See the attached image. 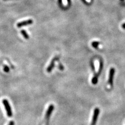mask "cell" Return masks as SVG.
Returning a JSON list of instances; mask_svg holds the SVG:
<instances>
[{"label":"cell","instance_id":"52a82bcc","mask_svg":"<svg viewBox=\"0 0 125 125\" xmlns=\"http://www.w3.org/2000/svg\"><path fill=\"white\" fill-rule=\"evenodd\" d=\"M21 33L22 35V36L25 39H29V35L27 33V32L25 30H21Z\"/></svg>","mask_w":125,"mask_h":125},{"label":"cell","instance_id":"5bb4252c","mask_svg":"<svg viewBox=\"0 0 125 125\" xmlns=\"http://www.w3.org/2000/svg\"><path fill=\"white\" fill-rule=\"evenodd\" d=\"M122 28L124 29H125V23H123V25H122Z\"/></svg>","mask_w":125,"mask_h":125},{"label":"cell","instance_id":"30bf717a","mask_svg":"<svg viewBox=\"0 0 125 125\" xmlns=\"http://www.w3.org/2000/svg\"><path fill=\"white\" fill-rule=\"evenodd\" d=\"M3 70L5 72L8 73V72H9V71H10V68L8 67L7 65H5V66H4Z\"/></svg>","mask_w":125,"mask_h":125},{"label":"cell","instance_id":"6da1fadb","mask_svg":"<svg viewBox=\"0 0 125 125\" xmlns=\"http://www.w3.org/2000/svg\"><path fill=\"white\" fill-rule=\"evenodd\" d=\"M2 103L3 104L5 108V110L6 111L7 116L9 117H11L13 116V112L12 111H11V107L10 106L9 101L6 99H4L2 101Z\"/></svg>","mask_w":125,"mask_h":125},{"label":"cell","instance_id":"7a4b0ae2","mask_svg":"<svg viewBox=\"0 0 125 125\" xmlns=\"http://www.w3.org/2000/svg\"><path fill=\"white\" fill-rule=\"evenodd\" d=\"M100 113V109L99 108H95L94 111L93 115L92 117V122L91 125H96L97 118H98V116Z\"/></svg>","mask_w":125,"mask_h":125},{"label":"cell","instance_id":"3957f363","mask_svg":"<svg viewBox=\"0 0 125 125\" xmlns=\"http://www.w3.org/2000/svg\"><path fill=\"white\" fill-rule=\"evenodd\" d=\"M32 23H33V21L32 19H28V20H26V21H22L21 22H18L17 24V27H18V28H21V27L32 24Z\"/></svg>","mask_w":125,"mask_h":125},{"label":"cell","instance_id":"8992f818","mask_svg":"<svg viewBox=\"0 0 125 125\" xmlns=\"http://www.w3.org/2000/svg\"><path fill=\"white\" fill-rule=\"evenodd\" d=\"M56 60H57V57H54L53 59L52 60L51 62H50V64L49 65L48 67L47 68V72L48 73H51L52 72V70L55 66V61Z\"/></svg>","mask_w":125,"mask_h":125},{"label":"cell","instance_id":"8fae6325","mask_svg":"<svg viewBox=\"0 0 125 125\" xmlns=\"http://www.w3.org/2000/svg\"><path fill=\"white\" fill-rule=\"evenodd\" d=\"M58 67H59V68L61 69V70H63L64 69V67H63V66H62V64H60V65L58 66Z\"/></svg>","mask_w":125,"mask_h":125},{"label":"cell","instance_id":"2e32d148","mask_svg":"<svg viewBox=\"0 0 125 125\" xmlns=\"http://www.w3.org/2000/svg\"><path fill=\"white\" fill-rule=\"evenodd\" d=\"M5 1H7V0H5Z\"/></svg>","mask_w":125,"mask_h":125},{"label":"cell","instance_id":"4fadbf2b","mask_svg":"<svg viewBox=\"0 0 125 125\" xmlns=\"http://www.w3.org/2000/svg\"><path fill=\"white\" fill-rule=\"evenodd\" d=\"M8 125H14V122L13 121H10L9 124H8Z\"/></svg>","mask_w":125,"mask_h":125},{"label":"cell","instance_id":"9c48e42d","mask_svg":"<svg viewBox=\"0 0 125 125\" xmlns=\"http://www.w3.org/2000/svg\"><path fill=\"white\" fill-rule=\"evenodd\" d=\"M100 44V43L99 42H97V41H94L93 42H92V45L93 47V48H94L95 49H97V47H98L99 44Z\"/></svg>","mask_w":125,"mask_h":125},{"label":"cell","instance_id":"ba28073f","mask_svg":"<svg viewBox=\"0 0 125 125\" xmlns=\"http://www.w3.org/2000/svg\"><path fill=\"white\" fill-rule=\"evenodd\" d=\"M98 77H99V76L96 74V75H95L92 78V83L93 84H96L97 83V81H98Z\"/></svg>","mask_w":125,"mask_h":125},{"label":"cell","instance_id":"5b68a950","mask_svg":"<svg viewBox=\"0 0 125 125\" xmlns=\"http://www.w3.org/2000/svg\"><path fill=\"white\" fill-rule=\"evenodd\" d=\"M54 105L52 104L50 105L49 106L48 109H47V111H46V114H45V119H46L48 120L50 118V117L52 113L54 110Z\"/></svg>","mask_w":125,"mask_h":125},{"label":"cell","instance_id":"7c38bea8","mask_svg":"<svg viewBox=\"0 0 125 125\" xmlns=\"http://www.w3.org/2000/svg\"><path fill=\"white\" fill-rule=\"evenodd\" d=\"M62 3H64V5H66L67 4V0H62Z\"/></svg>","mask_w":125,"mask_h":125},{"label":"cell","instance_id":"277c9868","mask_svg":"<svg viewBox=\"0 0 125 125\" xmlns=\"http://www.w3.org/2000/svg\"><path fill=\"white\" fill-rule=\"evenodd\" d=\"M115 70L114 68H112L110 69L109 73V78H108V83L111 86H113V78H114V73Z\"/></svg>","mask_w":125,"mask_h":125},{"label":"cell","instance_id":"9a60e30c","mask_svg":"<svg viewBox=\"0 0 125 125\" xmlns=\"http://www.w3.org/2000/svg\"><path fill=\"white\" fill-rule=\"evenodd\" d=\"M121 1H124V0H121Z\"/></svg>","mask_w":125,"mask_h":125}]
</instances>
